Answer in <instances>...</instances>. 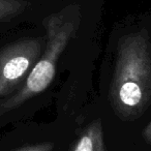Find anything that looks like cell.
<instances>
[{"label":"cell","instance_id":"cell-4","mask_svg":"<svg viewBox=\"0 0 151 151\" xmlns=\"http://www.w3.org/2000/svg\"><path fill=\"white\" fill-rule=\"evenodd\" d=\"M71 151H108L101 120L93 121L83 130Z\"/></svg>","mask_w":151,"mask_h":151},{"label":"cell","instance_id":"cell-2","mask_svg":"<svg viewBox=\"0 0 151 151\" xmlns=\"http://www.w3.org/2000/svg\"><path fill=\"white\" fill-rule=\"evenodd\" d=\"M46 48L24 84L11 96L0 99V116L40 94L52 83L59 57L77 29V19L67 11L53 14L46 20Z\"/></svg>","mask_w":151,"mask_h":151},{"label":"cell","instance_id":"cell-6","mask_svg":"<svg viewBox=\"0 0 151 151\" xmlns=\"http://www.w3.org/2000/svg\"><path fill=\"white\" fill-rule=\"evenodd\" d=\"M53 144L51 143H40V144L28 145L21 148L15 149L14 151H53Z\"/></svg>","mask_w":151,"mask_h":151},{"label":"cell","instance_id":"cell-3","mask_svg":"<svg viewBox=\"0 0 151 151\" xmlns=\"http://www.w3.org/2000/svg\"><path fill=\"white\" fill-rule=\"evenodd\" d=\"M42 40L24 38L0 49V99L24 84L42 54Z\"/></svg>","mask_w":151,"mask_h":151},{"label":"cell","instance_id":"cell-1","mask_svg":"<svg viewBox=\"0 0 151 151\" xmlns=\"http://www.w3.org/2000/svg\"><path fill=\"white\" fill-rule=\"evenodd\" d=\"M111 95L124 117L138 115L150 103L151 47L145 29L120 38Z\"/></svg>","mask_w":151,"mask_h":151},{"label":"cell","instance_id":"cell-7","mask_svg":"<svg viewBox=\"0 0 151 151\" xmlns=\"http://www.w3.org/2000/svg\"><path fill=\"white\" fill-rule=\"evenodd\" d=\"M143 136H144L145 141H146L147 143H150L151 144V122L146 126V128L144 129Z\"/></svg>","mask_w":151,"mask_h":151},{"label":"cell","instance_id":"cell-5","mask_svg":"<svg viewBox=\"0 0 151 151\" xmlns=\"http://www.w3.org/2000/svg\"><path fill=\"white\" fill-rule=\"evenodd\" d=\"M28 5L25 0H0V23L17 17Z\"/></svg>","mask_w":151,"mask_h":151}]
</instances>
